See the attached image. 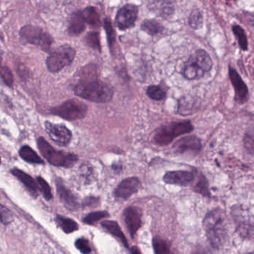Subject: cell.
I'll list each match as a JSON object with an SVG mask.
<instances>
[{
  "label": "cell",
  "mask_w": 254,
  "mask_h": 254,
  "mask_svg": "<svg viewBox=\"0 0 254 254\" xmlns=\"http://www.w3.org/2000/svg\"><path fill=\"white\" fill-rule=\"evenodd\" d=\"M203 228L211 246L219 249L227 237V217L221 209H215L206 214L203 219Z\"/></svg>",
  "instance_id": "6da1fadb"
},
{
  "label": "cell",
  "mask_w": 254,
  "mask_h": 254,
  "mask_svg": "<svg viewBox=\"0 0 254 254\" xmlns=\"http://www.w3.org/2000/svg\"><path fill=\"white\" fill-rule=\"evenodd\" d=\"M74 91L76 96L95 103H107L114 96L112 87L97 78L81 81Z\"/></svg>",
  "instance_id": "7a4b0ae2"
},
{
  "label": "cell",
  "mask_w": 254,
  "mask_h": 254,
  "mask_svg": "<svg viewBox=\"0 0 254 254\" xmlns=\"http://www.w3.org/2000/svg\"><path fill=\"white\" fill-rule=\"evenodd\" d=\"M194 127L190 121L170 123L157 130L154 136V142L160 146L167 145L178 136L191 133Z\"/></svg>",
  "instance_id": "3957f363"
},
{
  "label": "cell",
  "mask_w": 254,
  "mask_h": 254,
  "mask_svg": "<svg viewBox=\"0 0 254 254\" xmlns=\"http://www.w3.org/2000/svg\"><path fill=\"white\" fill-rule=\"evenodd\" d=\"M38 145L42 155L53 166L71 167L78 160V157L75 154H64L54 149L44 138L40 137L38 139Z\"/></svg>",
  "instance_id": "277c9868"
},
{
  "label": "cell",
  "mask_w": 254,
  "mask_h": 254,
  "mask_svg": "<svg viewBox=\"0 0 254 254\" xmlns=\"http://www.w3.org/2000/svg\"><path fill=\"white\" fill-rule=\"evenodd\" d=\"M20 39L25 44L41 47L44 51L48 52L51 48L53 38L50 34L44 32L38 26L27 25L23 26L20 31Z\"/></svg>",
  "instance_id": "5b68a950"
},
{
  "label": "cell",
  "mask_w": 254,
  "mask_h": 254,
  "mask_svg": "<svg viewBox=\"0 0 254 254\" xmlns=\"http://www.w3.org/2000/svg\"><path fill=\"white\" fill-rule=\"evenodd\" d=\"M75 50L69 45H63L56 49L47 60V66L51 72H59L65 66H69L75 57Z\"/></svg>",
  "instance_id": "8992f818"
},
{
  "label": "cell",
  "mask_w": 254,
  "mask_h": 254,
  "mask_svg": "<svg viewBox=\"0 0 254 254\" xmlns=\"http://www.w3.org/2000/svg\"><path fill=\"white\" fill-rule=\"evenodd\" d=\"M52 114L59 116L69 121L81 120L87 114V107L85 104L77 99L66 101L59 107L53 108Z\"/></svg>",
  "instance_id": "52a82bcc"
},
{
  "label": "cell",
  "mask_w": 254,
  "mask_h": 254,
  "mask_svg": "<svg viewBox=\"0 0 254 254\" xmlns=\"http://www.w3.org/2000/svg\"><path fill=\"white\" fill-rule=\"evenodd\" d=\"M138 12V7L133 4H127L120 8L115 19L118 29L126 31L133 27L137 20Z\"/></svg>",
  "instance_id": "ba28073f"
},
{
  "label": "cell",
  "mask_w": 254,
  "mask_h": 254,
  "mask_svg": "<svg viewBox=\"0 0 254 254\" xmlns=\"http://www.w3.org/2000/svg\"><path fill=\"white\" fill-rule=\"evenodd\" d=\"M229 77L234 88L236 102L239 104L245 103L249 99V90L239 72L231 66H229Z\"/></svg>",
  "instance_id": "9c48e42d"
},
{
  "label": "cell",
  "mask_w": 254,
  "mask_h": 254,
  "mask_svg": "<svg viewBox=\"0 0 254 254\" xmlns=\"http://www.w3.org/2000/svg\"><path fill=\"white\" fill-rule=\"evenodd\" d=\"M45 126L47 133L56 144L65 146L69 143L72 139V133L66 126L53 124L50 122H47Z\"/></svg>",
  "instance_id": "30bf717a"
},
{
  "label": "cell",
  "mask_w": 254,
  "mask_h": 254,
  "mask_svg": "<svg viewBox=\"0 0 254 254\" xmlns=\"http://www.w3.org/2000/svg\"><path fill=\"white\" fill-rule=\"evenodd\" d=\"M201 148V142L196 136H187L179 139L173 145V150L176 154H194L198 153Z\"/></svg>",
  "instance_id": "8fae6325"
},
{
  "label": "cell",
  "mask_w": 254,
  "mask_h": 254,
  "mask_svg": "<svg viewBox=\"0 0 254 254\" xmlns=\"http://www.w3.org/2000/svg\"><path fill=\"white\" fill-rule=\"evenodd\" d=\"M141 187L140 181L137 178H128L123 180L115 190V196L119 199H126L136 193Z\"/></svg>",
  "instance_id": "7c38bea8"
},
{
  "label": "cell",
  "mask_w": 254,
  "mask_h": 254,
  "mask_svg": "<svg viewBox=\"0 0 254 254\" xmlns=\"http://www.w3.org/2000/svg\"><path fill=\"white\" fill-rule=\"evenodd\" d=\"M124 218L127 230L133 238L142 224V212L136 206H129L125 210Z\"/></svg>",
  "instance_id": "4fadbf2b"
},
{
  "label": "cell",
  "mask_w": 254,
  "mask_h": 254,
  "mask_svg": "<svg viewBox=\"0 0 254 254\" xmlns=\"http://www.w3.org/2000/svg\"><path fill=\"white\" fill-rule=\"evenodd\" d=\"M194 179V174L188 171L169 172L163 177V181L166 184L178 186L189 185Z\"/></svg>",
  "instance_id": "5bb4252c"
},
{
  "label": "cell",
  "mask_w": 254,
  "mask_h": 254,
  "mask_svg": "<svg viewBox=\"0 0 254 254\" xmlns=\"http://www.w3.org/2000/svg\"><path fill=\"white\" fill-rule=\"evenodd\" d=\"M205 72L199 67L198 65L196 63L194 55H191L189 58L187 62L184 64L182 69V75L186 79L195 80L202 78L204 75Z\"/></svg>",
  "instance_id": "9a60e30c"
},
{
  "label": "cell",
  "mask_w": 254,
  "mask_h": 254,
  "mask_svg": "<svg viewBox=\"0 0 254 254\" xmlns=\"http://www.w3.org/2000/svg\"><path fill=\"white\" fill-rule=\"evenodd\" d=\"M57 191L61 200L66 207L71 210H74L78 208V203L76 197L72 194V191L66 188L60 181L57 182Z\"/></svg>",
  "instance_id": "2e32d148"
},
{
  "label": "cell",
  "mask_w": 254,
  "mask_h": 254,
  "mask_svg": "<svg viewBox=\"0 0 254 254\" xmlns=\"http://www.w3.org/2000/svg\"><path fill=\"white\" fill-rule=\"evenodd\" d=\"M11 173H12L17 179L20 180V181L24 184L25 187L27 188L29 192L32 194V195H33L34 197H37V196H38V185H37L35 180H34L30 175L17 169H12V170H11Z\"/></svg>",
  "instance_id": "e0dca14e"
},
{
  "label": "cell",
  "mask_w": 254,
  "mask_h": 254,
  "mask_svg": "<svg viewBox=\"0 0 254 254\" xmlns=\"http://www.w3.org/2000/svg\"><path fill=\"white\" fill-rule=\"evenodd\" d=\"M85 21L83 18L81 11H76L71 16L68 31L71 35L76 36L84 32L85 29Z\"/></svg>",
  "instance_id": "ac0fdd59"
},
{
  "label": "cell",
  "mask_w": 254,
  "mask_h": 254,
  "mask_svg": "<svg viewBox=\"0 0 254 254\" xmlns=\"http://www.w3.org/2000/svg\"><path fill=\"white\" fill-rule=\"evenodd\" d=\"M102 227L108 233L118 239L126 248H128V244L123 232L122 231L118 223L114 221H105L102 223Z\"/></svg>",
  "instance_id": "d6986e66"
},
{
  "label": "cell",
  "mask_w": 254,
  "mask_h": 254,
  "mask_svg": "<svg viewBox=\"0 0 254 254\" xmlns=\"http://www.w3.org/2000/svg\"><path fill=\"white\" fill-rule=\"evenodd\" d=\"M83 18L86 23L90 25L91 27L98 29L102 26L100 16L96 8L93 6H88L81 11Z\"/></svg>",
  "instance_id": "ffe728a7"
},
{
  "label": "cell",
  "mask_w": 254,
  "mask_h": 254,
  "mask_svg": "<svg viewBox=\"0 0 254 254\" xmlns=\"http://www.w3.org/2000/svg\"><path fill=\"white\" fill-rule=\"evenodd\" d=\"M194 59L196 63L198 65L199 67L206 73L212 69V59L209 55L205 50H198L194 54Z\"/></svg>",
  "instance_id": "44dd1931"
},
{
  "label": "cell",
  "mask_w": 254,
  "mask_h": 254,
  "mask_svg": "<svg viewBox=\"0 0 254 254\" xmlns=\"http://www.w3.org/2000/svg\"><path fill=\"white\" fill-rule=\"evenodd\" d=\"M141 29L151 36L158 35L163 32V27L160 22L156 20H145L141 25Z\"/></svg>",
  "instance_id": "7402d4cb"
},
{
  "label": "cell",
  "mask_w": 254,
  "mask_h": 254,
  "mask_svg": "<svg viewBox=\"0 0 254 254\" xmlns=\"http://www.w3.org/2000/svg\"><path fill=\"white\" fill-rule=\"evenodd\" d=\"M20 155L25 161L29 163H35V164H43L44 161L30 147L25 145L20 150Z\"/></svg>",
  "instance_id": "603a6c76"
},
{
  "label": "cell",
  "mask_w": 254,
  "mask_h": 254,
  "mask_svg": "<svg viewBox=\"0 0 254 254\" xmlns=\"http://www.w3.org/2000/svg\"><path fill=\"white\" fill-rule=\"evenodd\" d=\"M154 10L158 12L159 15L163 18H169L172 17L175 12V8L173 5H171L170 2L162 0L161 2H157L154 5Z\"/></svg>",
  "instance_id": "cb8c5ba5"
},
{
  "label": "cell",
  "mask_w": 254,
  "mask_h": 254,
  "mask_svg": "<svg viewBox=\"0 0 254 254\" xmlns=\"http://www.w3.org/2000/svg\"><path fill=\"white\" fill-rule=\"evenodd\" d=\"M56 222L62 230L66 233H72L76 231L78 229V224L75 221L70 218H65L62 215H58L56 217Z\"/></svg>",
  "instance_id": "d4e9b609"
},
{
  "label": "cell",
  "mask_w": 254,
  "mask_h": 254,
  "mask_svg": "<svg viewBox=\"0 0 254 254\" xmlns=\"http://www.w3.org/2000/svg\"><path fill=\"white\" fill-rule=\"evenodd\" d=\"M195 102L190 97H184L179 101L178 112L181 115H189L194 112Z\"/></svg>",
  "instance_id": "484cf974"
},
{
  "label": "cell",
  "mask_w": 254,
  "mask_h": 254,
  "mask_svg": "<svg viewBox=\"0 0 254 254\" xmlns=\"http://www.w3.org/2000/svg\"><path fill=\"white\" fill-rule=\"evenodd\" d=\"M203 17L201 11L198 8H194L190 13L189 17V24L194 30L200 29L203 26Z\"/></svg>",
  "instance_id": "4316f807"
},
{
  "label": "cell",
  "mask_w": 254,
  "mask_h": 254,
  "mask_svg": "<svg viewBox=\"0 0 254 254\" xmlns=\"http://www.w3.org/2000/svg\"><path fill=\"white\" fill-rule=\"evenodd\" d=\"M232 29H233V34L236 36V39H237L241 50L247 51L248 50V41L245 30L239 25H233Z\"/></svg>",
  "instance_id": "83f0119b"
},
{
  "label": "cell",
  "mask_w": 254,
  "mask_h": 254,
  "mask_svg": "<svg viewBox=\"0 0 254 254\" xmlns=\"http://www.w3.org/2000/svg\"><path fill=\"white\" fill-rule=\"evenodd\" d=\"M98 32H89L85 37V41L87 45L93 50L101 53L102 47H101L100 38Z\"/></svg>",
  "instance_id": "f1b7e54d"
},
{
  "label": "cell",
  "mask_w": 254,
  "mask_h": 254,
  "mask_svg": "<svg viewBox=\"0 0 254 254\" xmlns=\"http://www.w3.org/2000/svg\"><path fill=\"white\" fill-rule=\"evenodd\" d=\"M104 27H105V32H106L110 50H111V53H113L114 44L116 43V32L114 31V28H113L112 23H111V20L109 19H105V23H104Z\"/></svg>",
  "instance_id": "f546056e"
},
{
  "label": "cell",
  "mask_w": 254,
  "mask_h": 254,
  "mask_svg": "<svg viewBox=\"0 0 254 254\" xmlns=\"http://www.w3.org/2000/svg\"><path fill=\"white\" fill-rule=\"evenodd\" d=\"M82 81L96 79L97 78V66L93 64H90L84 66L80 72Z\"/></svg>",
  "instance_id": "4dcf8cb0"
},
{
  "label": "cell",
  "mask_w": 254,
  "mask_h": 254,
  "mask_svg": "<svg viewBox=\"0 0 254 254\" xmlns=\"http://www.w3.org/2000/svg\"><path fill=\"white\" fill-rule=\"evenodd\" d=\"M0 77L5 84L8 87H12L14 84V76L12 72L8 66H5L0 60Z\"/></svg>",
  "instance_id": "1f68e13d"
},
{
  "label": "cell",
  "mask_w": 254,
  "mask_h": 254,
  "mask_svg": "<svg viewBox=\"0 0 254 254\" xmlns=\"http://www.w3.org/2000/svg\"><path fill=\"white\" fill-rule=\"evenodd\" d=\"M146 93L148 97L153 100L161 101L166 97V92L159 86H150L147 89Z\"/></svg>",
  "instance_id": "d6a6232c"
},
{
  "label": "cell",
  "mask_w": 254,
  "mask_h": 254,
  "mask_svg": "<svg viewBox=\"0 0 254 254\" xmlns=\"http://www.w3.org/2000/svg\"><path fill=\"white\" fill-rule=\"evenodd\" d=\"M108 216H109V214L105 211L92 212V213L88 214L87 216L84 217V222L86 224H93L99 220L107 218Z\"/></svg>",
  "instance_id": "836d02e7"
},
{
  "label": "cell",
  "mask_w": 254,
  "mask_h": 254,
  "mask_svg": "<svg viewBox=\"0 0 254 254\" xmlns=\"http://www.w3.org/2000/svg\"><path fill=\"white\" fill-rule=\"evenodd\" d=\"M194 191L204 196H209V188H208L207 181L203 176L199 177L197 183L194 187Z\"/></svg>",
  "instance_id": "e575fe53"
},
{
  "label": "cell",
  "mask_w": 254,
  "mask_h": 254,
  "mask_svg": "<svg viewBox=\"0 0 254 254\" xmlns=\"http://www.w3.org/2000/svg\"><path fill=\"white\" fill-rule=\"evenodd\" d=\"M13 220H14V215L12 212L8 208L0 203V221L5 225H7L12 222Z\"/></svg>",
  "instance_id": "d590c367"
},
{
  "label": "cell",
  "mask_w": 254,
  "mask_h": 254,
  "mask_svg": "<svg viewBox=\"0 0 254 254\" xmlns=\"http://www.w3.org/2000/svg\"><path fill=\"white\" fill-rule=\"evenodd\" d=\"M38 184H39L40 188H41V191L44 194V197L47 200H51L53 198V193H52L51 187H50L47 181L44 178L41 177H38L37 178Z\"/></svg>",
  "instance_id": "8d00e7d4"
},
{
  "label": "cell",
  "mask_w": 254,
  "mask_h": 254,
  "mask_svg": "<svg viewBox=\"0 0 254 254\" xmlns=\"http://www.w3.org/2000/svg\"><path fill=\"white\" fill-rule=\"evenodd\" d=\"M153 247L156 254H166L170 252L165 241L160 238H154L153 239Z\"/></svg>",
  "instance_id": "74e56055"
},
{
  "label": "cell",
  "mask_w": 254,
  "mask_h": 254,
  "mask_svg": "<svg viewBox=\"0 0 254 254\" xmlns=\"http://www.w3.org/2000/svg\"><path fill=\"white\" fill-rule=\"evenodd\" d=\"M75 247L79 250L82 254H87L91 252V248L89 245L88 241L85 239H79L75 242Z\"/></svg>",
  "instance_id": "f35d334b"
},
{
  "label": "cell",
  "mask_w": 254,
  "mask_h": 254,
  "mask_svg": "<svg viewBox=\"0 0 254 254\" xmlns=\"http://www.w3.org/2000/svg\"><path fill=\"white\" fill-rule=\"evenodd\" d=\"M245 147H246L247 149L251 154H253V152H254V138H253V135H247L245 136Z\"/></svg>",
  "instance_id": "ab89813d"
},
{
  "label": "cell",
  "mask_w": 254,
  "mask_h": 254,
  "mask_svg": "<svg viewBox=\"0 0 254 254\" xmlns=\"http://www.w3.org/2000/svg\"><path fill=\"white\" fill-rule=\"evenodd\" d=\"M130 252L133 253V254H139L140 253V251H138L137 248H132L131 250H130Z\"/></svg>",
  "instance_id": "60d3db41"
},
{
  "label": "cell",
  "mask_w": 254,
  "mask_h": 254,
  "mask_svg": "<svg viewBox=\"0 0 254 254\" xmlns=\"http://www.w3.org/2000/svg\"><path fill=\"white\" fill-rule=\"evenodd\" d=\"M0 163H1V158H0Z\"/></svg>",
  "instance_id": "b9f144b4"
}]
</instances>
